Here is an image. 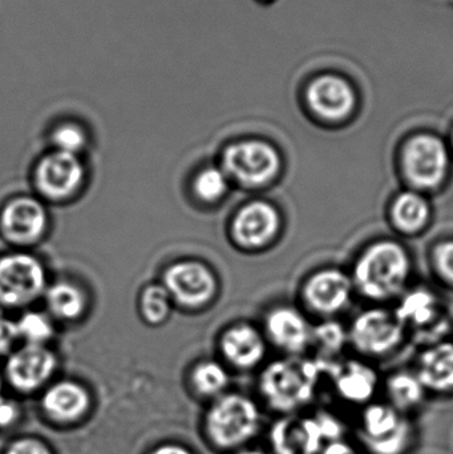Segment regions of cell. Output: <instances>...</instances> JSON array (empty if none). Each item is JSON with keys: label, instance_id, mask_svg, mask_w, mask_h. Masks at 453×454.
Returning <instances> with one entry per match:
<instances>
[{"label": "cell", "instance_id": "27", "mask_svg": "<svg viewBox=\"0 0 453 454\" xmlns=\"http://www.w3.org/2000/svg\"><path fill=\"white\" fill-rule=\"evenodd\" d=\"M230 180L223 168L207 167L197 173L193 180V192L199 201L215 204L228 194Z\"/></svg>", "mask_w": 453, "mask_h": 454}, {"label": "cell", "instance_id": "11", "mask_svg": "<svg viewBox=\"0 0 453 454\" xmlns=\"http://www.w3.org/2000/svg\"><path fill=\"white\" fill-rule=\"evenodd\" d=\"M85 169L76 154L55 151L40 160L35 170L39 193L52 201L71 199L82 189Z\"/></svg>", "mask_w": 453, "mask_h": 454}, {"label": "cell", "instance_id": "21", "mask_svg": "<svg viewBox=\"0 0 453 454\" xmlns=\"http://www.w3.org/2000/svg\"><path fill=\"white\" fill-rule=\"evenodd\" d=\"M386 402L402 415L412 418L427 396V389L417 372L399 371L386 380Z\"/></svg>", "mask_w": 453, "mask_h": 454}, {"label": "cell", "instance_id": "17", "mask_svg": "<svg viewBox=\"0 0 453 454\" xmlns=\"http://www.w3.org/2000/svg\"><path fill=\"white\" fill-rule=\"evenodd\" d=\"M56 357L45 346L26 344L11 355L7 376L20 391H35L52 375Z\"/></svg>", "mask_w": 453, "mask_h": 454}, {"label": "cell", "instance_id": "23", "mask_svg": "<svg viewBox=\"0 0 453 454\" xmlns=\"http://www.w3.org/2000/svg\"><path fill=\"white\" fill-rule=\"evenodd\" d=\"M88 403L87 392L71 381H61L51 387L43 400L48 415L59 421H74L82 418L87 411Z\"/></svg>", "mask_w": 453, "mask_h": 454}, {"label": "cell", "instance_id": "26", "mask_svg": "<svg viewBox=\"0 0 453 454\" xmlns=\"http://www.w3.org/2000/svg\"><path fill=\"white\" fill-rule=\"evenodd\" d=\"M45 303L51 315L60 320H74L84 314L87 299L82 288L69 282H58L45 290Z\"/></svg>", "mask_w": 453, "mask_h": 454}, {"label": "cell", "instance_id": "13", "mask_svg": "<svg viewBox=\"0 0 453 454\" xmlns=\"http://www.w3.org/2000/svg\"><path fill=\"white\" fill-rule=\"evenodd\" d=\"M281 229V215L265 201L244 205L231 221V237L239 247L260 250L274 240Z\"/></svg>", "mask_w": 453, "mask_h": 454}, {"label": "cell", "instance_id": "22", "mask_svg": "<svg viewBox=\"0 0 453 454\" xmlns=\"http://www.w3.org/2000/svg\"><path fill=\"white\" fill-rule=\"evenodd\" d=\"M430 202L420 192L406 191L394 199L390 209L393 225L403 234L422 231L431 220Z\"/></svg>", "mask_w": 453, "mask_h": 454}, {"label": "cell", "instance_id": "25", "mask_svg": "<svg viewBox=\"0 0 453 454\" xmlns=\"http://www.w3.org/2000/svg\"><path fill=\"white\" fill-rule=\"evenodd\" d=\"M191 386L197 396L210 403L229 392L230 373L223 363L202 360L191 370Z\"/></svg>", "mask_w": 453, "mask_h": 454}, {"label": "cell", "instance_id": "15", "mask_svg": "<svg viewBox=\"0 0 453 454\" xmlns=\"http://www.w3.org/2000/svg\"><path fill=\"white\" fill-rule=\"evenodd\" d=\"M327 379L340 402L361 410L374 402L379 387V378L374 368L358 360L330 363Z\"/></svg>", "mask_w": 453, "mask_h": 454}, {"label": "cell", "instance_id": "5", "mask_svg": "<svg viewBox=\"0 0 453 454\" xmlns=\"http://www.w3.org/2000/svg\"><path fill=\"white\" fill-rule=\"evenodd\" d=\"M342 432L332 413L281 416L269 429L271 454H319L329 442L342 440Z\"/></svg>", "mask_w": 453, "mask_h": 454}, {"label": "cell", "instance_id": "28", "mask_svg": "<svg viewBox=\"0 0 453 454\" xmlns=\"http://www.w3.org/2000/svg\"><path fill=\"white\" fill-rule=\"evenodd\" d=\"M172 298L164 285H152L144 290L140 299L141 314L151 325H161L169 317Z\"/></svg>", "mask_w": 453, "mask_h": 454}, {"label": "cell", "instance_id": "33", "mask_svg": "<svg viewBox=\"0 0 453 454\" xmlns=\"http://www.w3.org/2000/svg\"><path fill=\"white\" fill-rule=\"evenodd\" d=\"M18 339L15 322L8 319L4 312L0 309V355L5 354Z\"/></svg>", "mask_w": 453, "mask_h": 454}, {"label": "cell", "instance_id": "36", "mask_svg": "<svg viewBox=\"0 0 453 454\" xmlns=\"http://www.w3.org/2000/svg\"><path fill=\"white\" fill-rule=\"evenodd\" d=\"M16 418V408L12 403L0 397V427L10 426Z\"/></svg>", "mask_w": 453, "mask_h": 454}, {"label": "cell", "instance_id": "40", "mask_svg": "<svg viewBox=\"0 0 453 454\" xmlns=\"http://www.w3.org/2000/svg\"><path fill=\"white\" fill-rule=\"evenodd\" d=\"M0 391H2V379H0ZM2 397V396H0Z\"/></svg>", "mask_w": 453, "mask_h": 454}, {"label": "cell", "instance_id": "16", "mask_svg": "<svg viewBox=\"0 0 453 454\" xmlns=\"http://www.w3.org/2000/svg\"><path fill=\"white\" fill-rule=\"evenodd\" d=\"M353 279L340 270H321L306 282L303 298L313 311L334 315L348 306L353 295Z\"/></svg>", "mask_w": 453, "mask_h": 454}, {"label": "cell", "instance_id": "10", "mask_svg": "<svg viewBox=\"0 0 453 454\" xmlns=\"http://www.w3.org/2000/svg\"><path fill=\"white\" fill-rule=\"evenodd\" d=\"M215 272L199 261L173 263L164 274V287L176 303L197 309L213 301L217 293Z\"/></svg>", "mask_w": 453, "mask_h": 454}, {"label": "cell", "instance_id": "20", "mask_svg": "<svg viewBox=\"0 0 453 454\" xmlns=\"http://www.w3.org/2000/svg\"><path fill=\"white\" fill-rule=\"evenodd\" d=\"M415 372L427 392L449 394L453 391L452 341H439L428 347L420 355Z\"/></svg>", "mask_w": 453, "mask_h": 454}, {"label": "cell", "instance_id": "37", "mask_svg": "<svg viewBox=\"0 0 453 454\" xmlns=\"http://www.w3.org/2000/svg\"><path fill=\"white\" fill-rule=\"evenodd\" d=\"M152 454H194L185 447L177 444L162 445L159 450H154Z\"/></svg>", "mask_w": 453, "mask_h": 454}, {"label": "cell", "instance_id": "18", "mask_svg": "<svg viewBox=\"0 0 453 454\" xmlns=\"http://www.w3.org/2000/svg\"><path fill=\"white\" fill-rule=\"evenodd\" d=\"M220 349L226 365L234 370L250 371L263 362L268 347L257 328L249 323H239L221 336Z\"/></svg>", "mask_w": 453, "mask_h": 454}, {"label": "cell", "instance_id": "24", "mask_svg": "<svg viewBox=\"0 0 453 454\" xmlns=\"http://www.w3.org/2000/svg\"><path fill=\"white\" fill-rule=\"evenodd\" d=\"M394 314L404 327L426 328L438 320L441 301L433 291L418 288L403 296Z\"/></svg>", "mask_w": 453, "mask_h": 454}, {"label": "cell", "instance_id": "2", "mask_svg": "<svg viewBox=\"0 0 453 454\" xmlns=\"http://www.w3.org/2000/svg\"><path fill=\"white\" fill-rule=\"evenodd\" d=\"M202 427L213 450L223 454L238 452L252 447L262 432V404L242 392H226L209 403Z\"/></svg>", "mask_w": 453, "mask_h": 454}, {"label": "cell", "instance_id": "6", "mask_svg": "<svg viewBox=\"0 0 453 454\" xmlns=\"http://www.w3.org/2000/svg\"><path fill=\"white\" fill-rule=\"evenodd\" d=\"M451 167V148L443 138L433 133L412 136L402 148V173L417 192L441 188L446 184Z\"/></svg>", "mask_w": 453, "mask_h": 454}, {"label": "cell", "instance_id": "32", "mask_svg": "<svg viewBox=\"0 0 453 454\" xmlns=\"http://www.w3.org/2000/svg\"><path fill=\"white\" fill-rule=\"evenodd\" d=\"M433 266L438 277L453 287V238L441 240L433 250Z\"/></svg>", "mask_w": 453, "mask_h": 454}, {"label": "cell", "instance_id": "8", "mask_svg": "<svg viewBox=\"0 0 453 454\" xmlns=\"http://www.w3.org/2000/svg\"><path fill=\"white\" fill-rule=\"evenodd\" d=\"M47 290V275L39 259L26 253L0 256V306H28Z\"/></svg>", "mask_w": 453, "mask_h": 454}, {"label": "cell", "instance_id": "4", "mask_svg": "<svg viewBox=\"0 0 453 454\" xmlns=\"http://www.w3.org/2000/svg\"><path fill=\"white\" fill-rule=\"evenodd\" d=\"M359 444L369 454H409L417 440V427L409 416L387 402L362 408L356 428Z\"/></svg>", "mask_w": 453, "mask_h": 454}, {"label": "cell", "instance_id": "12", "mask_svg": "<svg viewBox=\"0 0 453 454\" xmlns=\"http://www.w3.org/2000/svg\"><path fill=\"white\" fill-rule=\"evenodd\" d=\"M47 210L39 200L23 196L11 200L0 213V230L8 242L28 246L47 231Z\"/></svg>", "mask_w": 453, "mask_h": 454}, {"label": "cell", "instance_id": "7", "mask_svg": "<svg viewBox=\"0 0 453 454\" xmlns=\"http://www.w3.org/2000/svg\"><path fill=\"white\" fill-rule=\"evenodd\" d=\"M281 167V154L266 141H237L223 152L221 168L229 180L245 189L265 188L276 180Z\"/></svg>", "mask_w": 453, "mask_h": 454}, {"label": "cell", "instance_id": "30", "mask_svg": "<svg viewBox=\"0 0 453 454\" xmlns=\"http://www.w3.org/2000/svg\"><path fill=\"white\" fill-rule=\"evenodd\" d=\"M52 143L55 151L79 156L87 145V135L80 125L66 122L59 125L52 133Z\"/></svg>", "mask_w": 453, "mask_h": 454}, {"label": "cell", "instance_id": "34", "mask_svg": "<svg viewBox=\"0 0 453 454\" xmlns=\"http://www.w3.org/2000/svg\"><path fill=\"white\" fill-rule=\"evenodd\" d=\"M7 454H51L50 450L35 440H21L10 448Z\"/></svg>", "mask_w": 453, "mask_h": 454}, {"label": "cell", "instance_id": "38", "mask_svg": "<svg viewBox=\"0 0 453 454\" xmlns=\"http://www.w3.org/2000/svg\"><path fill=\"white\" fill-rule=\"evenodd\" d=\"M233 454H271V453L266 452V450H260V448H254L252 445V447L245 448V450H238V452H236Z\"/></svg>", "mask_w": 453, "mask_h": 454}, {"label": "cell", "instance_id": "35", "mask_svg": "<svg viewBox=\"0 0 453 454\" xmlns=\"http://www.w3.org/2000/svg\"><path fill=\"white\" fill-rule=\"evenodd\" d=\"M319 454H359L355 448L346 442V440H337V442H329Z\"/></svg>", "mask_w": 453, "mask_h": 454}, {"label": "cell", "instance_id": "29", "mask_svg": "<svg viewBox=\"0 0 453 454\" xmlns=\"http://www.w3.org/2000/svg\"><path fill=\"white\" fill-rule=\"evenodd\" d=\"M15 325L18 338L24 339L27 344L44 346L53 336L52 322L42 312H26L15 322Z\"/></svg>", "mask_w": 453, "mask_h": 454}, {"label": "cell", "instance_id": "9", "mask_svg": "<svg viewBox=\"0 0 453 454\" xmlns=\"http://www.w3.org/2000/svg\"><path fill=\"white\" fill-rule=\"evenodd\" d=\"M404 338V325L395 314L382 309L362 312L354 320L350 339L364 356L383 357L398 348Z\"/></svg>", "mask_w": 453, "mask_h": 454}, {"label": "cell", "instance_id": "3", "mask_svg": "<svg viewBox=\"0 0 453 454\" xmlns=\"http://www.w3.org/2000/svg\"><path fill=\"white\" fill-rule=\"evenodd\" d=\"M411 272V261L403 246L385 239L370 245L354 266L353 283L372 301H386L403 290Z\"/></svg>", "mask_w": 453, "mask_h": 454}, {"label": "cell", "instance_id": "19", "mask_svg": "<svg viewBox=\"0 0 453 454\" xmlns=\"http://www.w3.org/2000/svg\"><path fill=\"white\" fill-rule=\"evenodd\" d=\"M266 333L278 348L290 355L305 351L313 341V328L292 307H277L266 317Z\"/></svg>", "mask_w": 453, "mask_h": 454}, {"label": "cell", "instance_id": "1", "mask_svg": "<svg viewBox=\"0 0 453 454\" xmlns=\"http://www.w3.org/2000/svg\"><path fill=\"white\" fill-rule=\"evenodd\" d=\"M324 359H281L266 365L258 380L260 403L269 412L281 416L305 412L329 376Z\"/></svg>", "mask_w": 453, "mask_h": 454}, {"label": "cell", "instance_id": "14", "mask_svg": "<svg viewBox=\"0 0 453 454\" xmlns=\"http://www.w3.org/2000/svg\"><path fill=\"white\" fill-rule=\"evenodd\" d=\"M309 108L324 121L340 122L355 109L356 96L348 80L335 74L316 77L306 92Z\"/></svg>", "mask_w": 453, "mask_h": 454}, {"label": "cell", "instance_id": "31", "mask_svg": "<svg viewBox=\"0 0 453 454\" xmlns=\"http://www.w3.org/2000/svg\"><path fill=\"white\" fill-rule=\"evenodd\" d=\"M346 340H348V333L340 323L326 322L319 327L313 328V341L318 344L324 354L332 355L340 352L345 346Z\"/></svg>", "mask_w": 453, "mask_h": 454}, {"label": "cell", "instance_id": "39", "mask_svg": "<svg viewBox=\"0 0 453 454\" xmlns=\"http://www.w3.org/2000/svg\"><path fill=\"white\" fill-rule=\"evenodd\" d=\"M449 148H451V152L453 154V132H452V136H451V144H449Z\"/></svg>", "mask_w": 453, "mask_h": 454}]
</instances>
